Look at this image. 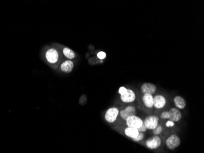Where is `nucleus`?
<instances>
[{"instance_id": "obj_1", "label": "nucleus", "mask_w": 204, "mask_h": 153, "mask_svg": "<svg viewBox=\"0 0 204 153\" xmlns=\"http://www.w3.org/2000/svg\"><path fill=\"white\" fill-rule=\"evenodd\" d=\"M125 121L128 128H135L138 129L143 124V120L136 115L128 117Z\"/></svg>"}, {"instance_id": "obj_2", "label": "nucleus", "mask_w": 204, "mask_h": 153, "mask_svg": "<svg viewBox=\"0 0 204 153\" xmlns=\"http://www.w3.org/2000/svg\"><path fill=\"white\" fill-rule=\"evenodd\" d=\"M166 143L167 147L169 150H174L180 146L181 140L177 135L172 134L167 139Z\"/></svg>"}, {"instance_id": "obj_3", "label": "nucleus", "mask_w": 204, "mask_h": 153, "mask_svg": "<svg viewBox=\"0 0 204 153\" xmlns=\"http://www.w3.org/2000/svg\"><path fill=\"white\" fill-rule=\"evenodd\" d=\"M119 115V110L117 108L111 107L107 110L105 115L106 121L110 123H113L115 122Z\"/></svg>"}, {"instance_id": "obj_4", "label": "nucleus", "mask_w": 204, "mask_h": 153, "mask_svg": "<svg viewBox=\"0 0 204 153\" xmlns=\"http://www.w3.org/2000/svg\"><path fill=\"white\" fill-rule=\"evenodd\" d=\"M143 123L147 129L152 130L158 125L159 123V118L158 116L155 115H150L145 118Z\"/></svg>"}, {"instance_id": "obj_5", "label": "nucleus", "mask_w": 204, "mask_h": 153, "mask_svg": "<svg viewBox=\"0 0 204 153\" xmlns=\"http://www.w3.org/2000/svg\"><path fill=\"white\" fill-rule=\"evenodd\" d=\"M161 145V139L158 135H154L149 138L145 141L146 146L150 150L158 148Z\"/></svg>"}, {"instance_id": "obj_6", "label": "nucleus", "mask_w": 204, "mask_h": 153, "mask_svg": "<svg viewBox=\"0 0 204 153\" xmlns=\"http://www.w3.org/2000/svg\"><path fill=\"white\" fill-rule=\"evenodd\" d=\"M47 60L51 64L56 63L59 59V53L54 49H50L48 50L45 53Z\"/></svg>"}, {"instance_id": "obj_7", "label": "nucleus", "mask_w": 204, "mask_h": 153, "mask_svg": "<svg viewBox=\"0 0 204 153\" xmlns=\"http://www.w3.org/2000/svg\"><path fill=\"white\" fill-rule=\"evenodd\" d=\"M182 115L179 109L172 108L168 111V119L174 123L178 122L181 119Z\"/></svg>"}, {"instance_id": "obj_8", "label": "nucleus", "mask_w": 204, "mask_h": 153, "mask_svg": "<svg viewBox=\"0 0 204 153\" xmlns=\"http://www.w3.org/2000/svg\"><path fill=\"white\" fill-rule=\"evenodd\" d=\"M166 99L165 96L158 94L153 97V107L156 109H161L165 107Z\"/></svg>"}, {"instance_id": "obj_9", "label": "nucleus", "mask_w": 204, "mask_h": 153, "mask_svg": "<svg viewBox=\"0 0 204 153\" xmlns=\"http://www.w3.org/2000/svg\"><path fill=\"white\" fill-rule=\"evenodd\" d=\"M120 99L124 103H131L135 101L136 94L132 89H127L125 94L120 95Z\"/></svg>"}, {"instance_id": "obj_10", "label": "nucleus", "mask_w": 204, "mask_h": 153, "mask_svg": "<svg viewBox=\"0 0 204 153\" xmlns=\"http://www.w3.org/2000/svg\"><path fill=\"white\" fill-rule=\"evenodd\" d=\"M136 108L133 106H128L125 109L119 112V115L124 119L126 120L128 117L136 114Z\"/></svg>"}, {"instance_id": "obj_11", "label": "nucleus", "mask_w": 204, "mask_h": 153, "mask_svg": "<svg viewBox=\"0 0 204 153\" xmlns=\"http://www.w3.org/2000/svg\"><path fill=\"white\" fill-rule=\"evenodd\" d=\"M141 91L144 94H153L156 91V87L151 83H144L141 86Z\"/></svg>"}, {"instance_id": "obj_12", "label": "nucleus", "mask_w": 204, "mask_h": 153, "mask_svg": "<svg viewBox=\"0 0 204 153\" xmlns=\"http://www.w3.org/2000/svg\"><path fill=\"white\" fill-rule=\"evenodd\" d=\"M74 67V63L70 60H67L61 65V69L63 72L65 73H70L72 71Z\"/></svg>"}, {"instance_id": "obj_13", "label": "nucleus", "mask_w": 204, "mask_h": 153, "mask_svg": "<svg viewBox=\"0 0 204 153\" xmlns=\"http://www.w3.org/2000/svg\"><path fill=\"white\" fill-rule=\"evenodd\" d=\"M142 102L144 105L148 108H152L153 107V96L152 94H144Z\"/></svg>"}, {"instance_id": "obj_14", "label": "nucleus", "mask_w": 204, "mask_h": 153, "mask_svg": "<svg viewBox=\"0 0 204 153\" xmlns=\"http://www.w3.org/2000/svg\"><path fill=\"white\" fill-rule=\"evenodd\" d=\"M174 102L177 109H183L186 105V101L180 96H176L174 99Z\"/></svg>"}, {"instance_id": "obj_15", "label": "nucleus", "mask_w": 204, "mask_h": 153, "mask_svg": "<svg viewBox=\"0 0 204 153\" xmlns=\"http://www.w3.org/2000/svg\"><path fill=\"white\" fill-rule=\"evenodd\" d=\"M139 133L140 132L137 129L128 127L125 129V134L129 138H131L132 139L136 138L138 135Z\"/></svg>"}, {"instance_id": "obj_16", "label": "nucleus", "mask_w": 204, "mask_h": 153, "mask_svg": "<svg viewBox=\"0 0 204 153\" xmlns=\"http://www.w3.org/2000/svg\"><path fill=\"white\" fill-rule=\"evenodd\" d=\"M63 52L64 56L67 58H68L69 60H72V59H74L75 58V52L73 51L72 50L70 49L69 48L65 47L63 49Z\"/></svg>"}, {"instance_id": "obj_17", "label": "nucleus", "mask_w": 204, "mask_h": 153, "mask_svg": "<svg viewBox=\"0 0 204 153\" xmlns=\"http://www.w3.org/2000/svg\"><path fill=\"white\" fill-rule=\"evenodd\" d=\"M163 131V128L161 125H158L156 128H155L153 130V133L154 135H160Z\"/></svg>"}, {"instance_id": "obj_18", "label": "nucleus", "mask_w": 204, "mask_h": 153, "mask_svg": "<svg viewBox=\"0 0 204 153\" xmlns=\"http://www.w3.org/2000/svg\"><path fill=\"white\" fill-rule=\"evenodd\" d=\"M144 134L143 132H140L136 138L133 139V140L138 142V141L142 140L144 139Z\"/></svg>"}, {"instance_id": "obj_19", "label": "nucleus", "mask_w": 204, "mask_h": 153, "mask_svg": "<svg viewBox=\"0 0 204 153\" xmlns=\"http://www.w3.org/2000/svg\"><path fill=\"white\" fill-rule=\"evenodd\" d=\"M106 54L105 52L104 51H100L97 53V57L100 59V60H103L106 58Z\"/></svg>"}, {"instance_id": "obj_20", "label": "nucleus", "mask_w": 204, "mask_h": 153, "mask_svg": "<svg viewBox=\"0 0 204 153\" xmlns=\"http://www.w3.org/2000/svg\"><path fill=\"white\" fill-rule=\"evenodd\" d=\"M127 89L124 87H120V88L119 89V93L120 94V95H123L124 94H125L126 92H127Z\"/></svg>"}, {"instance_id": "obj_21", "label": "nucleus", "mask_w": 204, "mask_h": 153, "mask_svg": "<svg viewBox=\"0 0 204 153\" xmlns=\"http://www.w3.org/2000/svg\"><path fill=\"white\" fill-rule=\"evenodd\" d=\"M161 118L163 119H168V111L163 112L161 114Z\"/></svg>"}, {"instance_id": "obj_22", "label": "nucleus", "mask_w": 204, "mask_h": 153, "mask_svg": "<svg viewBox=\"0 0 204 153\" xmlns=\"http://www.w3.org/2000/svg\"><path fill=\"white\" fill-rule=\"evenodd\" d=\"M138 130V131L140 132H145L147 130V129L145 127V126L144 125V124L143 123V124L142 125V126L140 128H139Z\"/></svg>"}, {"instance_id": "obj_23", "label": "nucleus", "mask_w": 204, "mask_h": 153, "mask_svg": "<svg viewBox=\"0 0 204 153\" xmlns=\"http://www.w3.org/2000/svg\"><path fill=\"white\" fill-rule=\"evenodd\" d=\"M174 125H175L174 123L171 121H169V120L166 123V127H168V128L173 127V126H174Z\"/></svg>"}]
</instances>
